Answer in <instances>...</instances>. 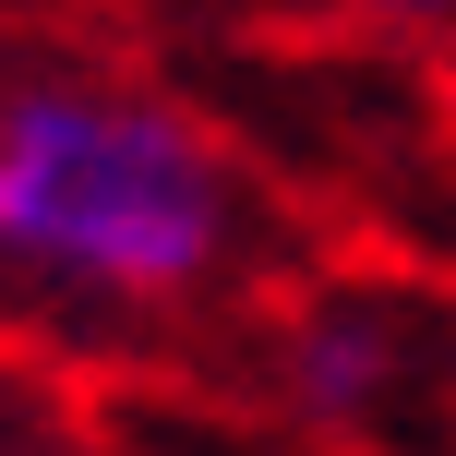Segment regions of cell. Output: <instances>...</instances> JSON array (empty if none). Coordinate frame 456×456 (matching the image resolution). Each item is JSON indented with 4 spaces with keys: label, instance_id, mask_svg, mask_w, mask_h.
I'll list each match as a JSON object with an SVG mask.
<instances>
[{
    "label": "cell",
    "instance_id": "obj_1",
    "mask_svg": "<svg viewBox=\"0 0 456 456\" xmlns=\"http://www.w3.org/2000/svg\"><path fill=\"white\" fill-rule=\"evenodd\" d=\"M240 252V181L216 133L109 72H12L0 85V265L72 300L181 313Z\"/></svg>",
    "mask_w": 456,
    "mask_h": 456
},
{
    "label": "cell",
    "instance_id": "obj_2",
    "mask_svg": "<svg viewBox=\"0 0 456 456\" xmlns=\"http://www.w3.org/2000/svg\"><path fill=\"white\" fill-rule=\"evenodd\" d=\"M289 385H300V409H324V420H361L372 396L396 385V337L361 313V300H324V313L289 337Z\"/></svg>",
    "mask_w": 456,
    "mask_h": 456
},
{
    "label": "cell",
    "instance_id": "obj_3",
    "mask_svg": "<svg viewBox=\"0 0 456 456\" xmlns=\"http://www.w3.org/2000/svg\"><path fill=\"white\" fill-rule=\"evenodd\" d=\"M348 12H372V24H456V0H348Z\"/></svg>",
    "mask_w": 456,
    "mask_h": 456
}]
</instances>
